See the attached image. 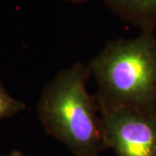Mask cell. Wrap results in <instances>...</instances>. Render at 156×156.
<instances>
[{
  "label": "cell",
  "mask_w": 156,
  "mask_h": 156,
  "mask_svg": "<svg viewBox=\"0 0 156 156\" xmlns=\"http://www.w3.org/2000/svg\"><path fill=\"white\" fill-rule=\"evenodd\" d=\"M26 109V104L11 96L0 81V120L8 119Z\"/></svg>",
  "instance_id": "cell-5"
},
{
  "label": "cell",
  "mask_w": 156,
  "mask_h": 156,
  "mask_svg": "<svg viewBox=\"0 0 156 156\" xmlns=\"http://www.w3.org/2000/svg\"><path fill=\"white\" fill-rule=\"evenodd\" d=\"M4 156H25L23 153H21L20 151L18 150H14L12 151L11 153L10 154H6V155H4Z\"/></svg>",
  "instance_id": "cell-7"
},
{
  "label": "cell",
  "mask_w": 156,
  "mask_h": 156,
  "mask_svg": "<svg viewBox=\"0 0 156 156\" xmlns=\"http://www.w3.org/2000/svg\"><path fill=\"white\" fill-rule=\"evenodd\" d=\"M98 105L108 148L117 156H156L155 107Z\"/></svg>",
  "instance_id": "cell-3"
},
{
  "label": "cell",
  "mask_w": 156,
  "mask_h": 156,
  "mask_svg": "<svg viewBox=\"0 0 156 156\" xmlns=\"http://www.w3.org/2000/svg\"><path fill=\"white\" fill-rule=\"evenodd\" d=\"M60 1L71 3V4H76V5H82V4H85V3L89 2V0H60Z\"/></svg>",
  "instance_id": "cell-6"
},
{
  "label": "cell",
  "mask_w": 156,
  "mask_h": 156,
  "mask_svg": "<svg viewBox=\"0 0 156 156\" xmlns=\"http://www.w3.org/2000/svg\"><path fill=\"white\" fill-rule=\"evenodd\" d=\"M88 65L75 62L44 86L37 114L47 134L76 156H97L108 148L100 108L87 84Z\"/></svg>",
  "instance_id": "cell-1"
},
{
  "label": "cell",
  "mask_w": 156,
  "mask_h": 156,
  "mask_svg": "<svg viewBox=\"0 0 156 156\" xmlns=\"http://www.w3.org/2000/svg\"><path fill=\"white\" fill-rule=\"evenodd\" d=\"M109 10L141 30L156 28V0H103Z\"/></svg>",
  "instance_id": "cell-4"
},
{
  "label": "cell",
  "mask_w": 156,
  "mask_h": 156,
  "mask_svg": "<svg viewBox=\"0 0 156 156\" xmlns=\"http://www.w3.org/2000/svg\"><path fill=\"white\" fill-rule=\"evenodd\" d=\"M99 104L155 107L156 37L141 30L134 38L108 42L88 64Z\"/></svg>",
  "instance_id": "cell-2"
}]
</instances>
